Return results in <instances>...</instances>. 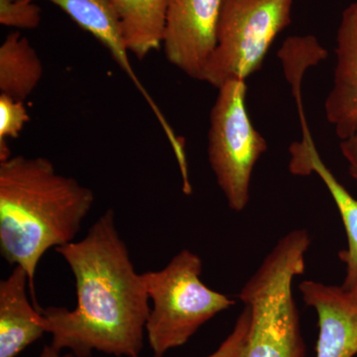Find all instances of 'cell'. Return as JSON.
<instances>
[{
	"mask_svg": "<svg viewBox=\"0 0 357 357\" xmlns=\"http://www.w3.org/2000/svg\"><path fill=\"white\" fill-rule=\"evenodd\" d=\"M56 251L76 280L77 306L41 310L51 345L77 357L93 351L117 357H138L144 344L149 297L143 275L136 271L128 245L119 236L109 208L82 241Z\"/></svg>",
	"mask_w": 357,
	"mask_h": 357,
	"instance_id": "cell-1",
	"label": "cell"
},
{
	"mask_svg": "<svg viewBox=\"0 0 357 357\" xmlns=\"http://www.w3.org/2000/svg\"><path fill=\"white\" fill-rule=\"evenodd\" d=\"M93 190L61 175L45 157L11 156L0 162V250L29 278L33 304L39 261L51 248L74 241L93 208Z\"/></svg>",
	"mask_w": 357,
	"mask_h": 357,
	"instance_id": "cell-2",
	"label": "cell"
},
{
	"mask_svg": "<svg viewBox=\"0 0 357 357\" xmlns=\"http://www.w3.org/2000/svg\"><path fill=\"white\" fill-rule=\"evenodd\" d=\"M310 244L306 229L289 232L244 284L238 298L250 311V328L238 357H305L292 285L305 272Z\"/></svg>",
	"mask_w": 357,
	"mask_h": 357,
	"instance_id": "cell-3",
	"label": "cell"
},
{
	"mask_svg": "<svg viewBox=\"0 0 357 357\" xmlns=\"http://www.w3.org/2000/svg\"><path fill=\"white\" fill-rule=\"evenodd\" d=\"M202 270L201 258L183 249L163 269L142 273L152 303L146 335L154 357L182 347L206 321L236 304L206 287Z\"/></svg>",
	"mask_w": 357,
	"mask_h": 357,
	"instance_id": "cell-4",
	"label": "cell"
},
{
	"mask_svg": "<svg viewBox=\"0 0 357 357\" xmlns=\"http://www.w3.org/2000/svg\"><path fill=\"white\" fill-rule=\"evenodd\" d=\"M293 0H222L217 45L202 81L220 88L260 70L270 47L292 22Z\"/></svg>",
	"mask_w": 357,
	"mask_h": 357,
	"instance_id": "cell-5",
	"label": "cell"
},
{
	"mask_svg": "<svg viewBox=\"0 0 357 357\" xmlns=\"http://www.w3.org/2000/svg\"><path fill=\"white\" fill-rule=\"evenodd\" d=\"M245 81H229L218 88L211 110L208 161L231 210L248 206L251 177L267 142L256 130L246 109Z\"/></svg>",
	"mask_w": 357,
	"mask_h": 357,
	"instance_id": "cell-6",
	"label": "cell"
},
{
	"mask_svg": "<svg viewBox=\"0 0 357 357\" xmlns=\"http://www.w3.org/2000/svg\"><path fill=\"white\" fill-rule=\"evenodd\" d=\"M222 0H169L162 48L168 62L202 81L217 45Z\"/></svg>",
	"mask_w": 357,
	"mask_h": 357,
	"instance_id": "cell-7",
	"label": "cell"
},
{
	"mask_svg": "<svg viewBox=\"0 0 357 357\" xmlns=\"http://www.w3.org/2000/svg\"><path fill=\"white\" fill-rule=\"evenodd\" d=\"M300 290L319 317L317 357H354L357 354V285H326L304 281Z\"/></svg>",
	"mask_w": 357,
	"mask_h": 357,
	"instance_id": "cell-8",
	"label": "cell"
},
{
	"mask_svg": "<svg viewBox=\"0 0 357 357\" xmlns=\"http://www.w3.org/2000/svg\"><path fill=\"white\" fill-rule=\"evenodd\" d=\"M335 79L325 103L326 119L340 141L357 130V2L342 14L335 46Z\"/></svg>",
	"mask_w": 357,
	"mask_h": 357,
	"instance_id": "cell-9",
	"label": "cell"
},
{
	"mask_svg": "<svg viewBox=\"0 0 357 357\" xmlns=\"http://www.w3.org/2000/svg\"><path fill=\"white\" fill-rule=\"evenodd\" d=\"M29 278L15 266L0 282V357H16L47 333L41 309L28 298Z\"/></svg>",
	"mask_w": 357,
	"mask_h": 357,
	"instance_id": "cell-10",
	"label": "cell"
},
{
	"mask_svg": "<svg viewBox=\"0 0 357 357\" xmlns=\"http://www.w3.org/2000/svg\"><path fill=\"white\" fill-rule=\"evenodd\" d=\"M35 2L37 0H24ZM52 2L77 23L84 31L91 33L98 42H100L112 54V58L119 67L126 72L138 91L142 93L154 114L156 115L165 133H170L172 128L169 126L165 116L160 112L156 102L152 100L146 89L143 88L139 79L134 73L132 66L129 61V51L115 13L112 0H46Z\"/></svg>",
	"mask_w": 357,
	"mask_h": 357,
	"instance_id": "cell-11",
	"label": "cell"
},
{
	"mask_svg": "<svg viewBox=\"0 0 357 357\" xmlns=\"http://www.w3.org/2000/svg\"><path fill=\"white\" fill-rule=\"evenodd\" d=\"M290 153L291 172L301 176L312 172L318 174L337 204L349 241L347 250L340 253V259L347 265V275L342 285L354 287L357 285V199L338 182L332 171L321 161L311 133L303 135L302 141L291 147Z\"/></svg>",
	"mask_w": 357,
	"mask_h": 357,
	"instance_id": "cell-12",
	"label": "cell"
},
{
	"mask_svg": "<svg viewBox=\"0 0 357 357\" xmlns=\"http://www.w3.org/2000/svg\"><path fill=\"white\" fill-rule=\"evenodd\" d=\"M129 53L143 60L159 50L169 0H112Z\"/></svg>",
	"mask_w": 357,
	"mask_h": 357,
	"instance_id": "cell-13",
	"label": "cell"
},
{
	"mask_svg": "<svg viewBox=\"0 0 357 357\" xmlns=\"http://www.w3.org/2000/svg\"><path fill=\"white\" fill-rule=\"evenodd\" d=\"M44 68L38 53L20 31L0 46V93L24 102L38 86Z\"/></svg>",
	"mask_w": 357,
	"mask_h": 357,
	"instance_id": "cell-14",
	"label": "cell"
},
{
	"mask_svg": "<svg viewBox=\"0 0 357 357\" xmlns=\"http://www.w3.org/2000/svg\"><path fill=\"white\" fill-rule=\"evenodd\" d=\"M286 77L293 91L301 89V82L307 69L328 57V52L316 37H289L278 52Z\"/></svg>",
	"mask_w": 357,
	"mask_h": 357,
	"instance_id": "cell-15",
	"label": "cell"
},
{
	"mask_svg": "<svg viewBox=\"0 0 357 357\" xmlns=\"http://www.w3.org/2000/svg\"><path fill=\"white\" fill-rule=\"evenodd\" d=\"M29 119L23 102L0 93V162L13 156L7 139L20 137Z\"/></svg>",
	"mask_w": 357,
	"mask_h": 357,
	"instance_id": "cell-16",
	"label": "cell"
},
{
	"mask_svg": "<svg viewBox=\"0 0 357 357\" xmlns=\"http://www.w3.org/2000/svg\"><path fill=\"white\" fill-rule=\"evenodd\" d=\"M41 21V9L34 2L0 0V24L18 29H34Z\"/></svg>",
	"mask_w": 357,
	"mask_h": 357,
	"instance_id": "cell-17",
	"label": "cell"
},
{
	"mask_svg": "<svg viewBox=\"0 0 357 357\" xmlns=\"http://www.w3.org/2000/svg\"><path fill=\"white\" fill-rule=\"evenodd\" d=\"M249 328H250V311L248 307H245L239 318L237 319L234 331L220 344L217 351L208 357H238L241 356L246 342H248Z\"/></svg>",
	"mask_w": 357,
	"mask_h": 357,
	"instance_id": "cell-18",
	"label": "cell"
},
{
	"mask_svg": "<svg viewBox=\"0 0 357 357\" xmlns=\"http://www.w3.org/2000/svg\"><path fill=\"white\" fill-rule=\"evenodd\" d=\"M340 147L349 167L357 168V130L347 139L340 141Z\"/></svg>",
	"mask_w": 357,
	"mask_h": 357,
	"instance_id": "cell-19",
	"label": "cell"
},
{
	"mask_svg": "<svg viewBox=\"0 0 357 357\" xmlns=\"http://www.w3.org/2000/svg\"><path fill=\"white\" fill-rule=\"evenodd\" d=\"M39 357H77L69 352V354H61V351L54 349L52 345H45Z\"/></svg>",
	"mask_w": 357,
	"mask_h": 357,
	"instance_id": "cell-20",
	"label": "cell"
},
{
	"mask_svg": "<svg viewBox=\"0 0 357 357\" xmlns=\"http://www.w3.org/2000/svg\"><path fill=\"white\" fill-rule=\"evenodd\" d=\"M349 173H351V176L354 178L357 184V168L356 167H349Z\"/></svg>",
	"mask_w": 357,
	"mask_h": 357,
	"instance_id": "cell-21",
	"label": "cell"
}]
</instances>
